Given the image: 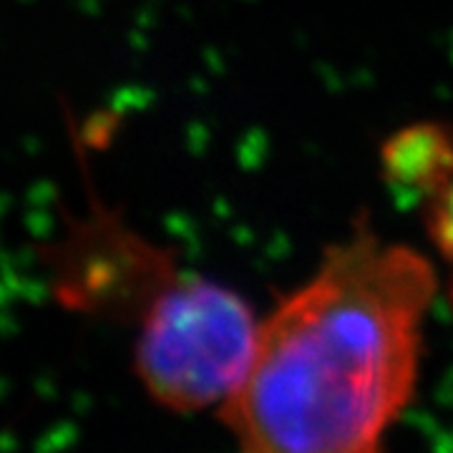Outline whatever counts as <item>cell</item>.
I'll return each instance as SVG.
<instances>
[{"label": "cell", "mask_w": 453, "mask_h": 453, "mask_svg": "<svg viewBox=\"0 0 453 453\" xmlns=\"http://www.w3.org/2000/svg\"><path fill=\"white\" fill-rule=\"evenodd\" d=\"M438 290L418 250L357 225L259 320L242 383L222 405L240 453H386L416 395Z\"/></svg>", "instance_id": "obj_1"}, {"label": "cell", "mask_w": 453, "mask_h": 453, "mask_svg": "<svg viewBox=\"0 0 453 453\" xmlns=\"http://www.w3.org/2000/svg\"><path fill=\"white\" fill-rule=\"evenodd\" d=\"M134 368L154 403L196 413L242 383L259 320L242 295L196 273H179L136 318Z\"/></svg>", "instance_id": "obj_2"}, {"label": "cell", "mask_w": 453, "mask_h": 453, "mask_svg": "<svg viewBox=\"0 0 453 453\" xmlns=\"http://www.w3.org/2000/svg\"><path fill=\"white\" fill-rule=\"evenodd\" d=\"M179 273L177 259L106 207L73 222L53 252L56 292L68 308L124 320H136Z\"/></svg>", "instance_id": "obj_3"}, {"label": "cell", "mask_w": 453, "mask_h": 453, "mask_svg": "<svg viewBox=\"0 0 453 453\" xmlns=\"http://www.w3.org/2000/svg\"><path fill=\"white\" fill-rule=\"evenodd\" d=\"M383 174L405 195L434 196L453 177V131L438 121H418L383 144Z\"/></svg>", "instance_id": "obj_4"}, {"label": "cell", "mask_w": 453, "mask_h": 453, "mask_svg": "<svg viewBox=\"0 0 453 453\" xmlns=\"http://www.w3.org/2000/svg\"><path fill=\"white\" fill-rule=\"evenodd\" d=\"M426 229L436 247L438 257L446 265L449 275V295L453 303V177L426 199Z\"/></svg>", "instance_id": "obj_5"}]
</instances>
